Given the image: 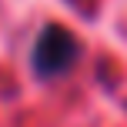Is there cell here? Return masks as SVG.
<instances>
[{"mask_svg": "<svg viewBox=\"0 0 127 127\" xmlns=\"http://www.w3.org/2000/svg\"><path fill=\"white\" fill-rule=\"evenodd\" d=\"M77 54H80V40H77L70 30L50 24V27H44V30L37 33V40H33V50H30L33 74H37L40 80H57V77H64L77 64Z\"/></svg>", "mask_w": 127, "mask_h": 127, "instance_id": "1", "label": "cell"}]
</instances>
